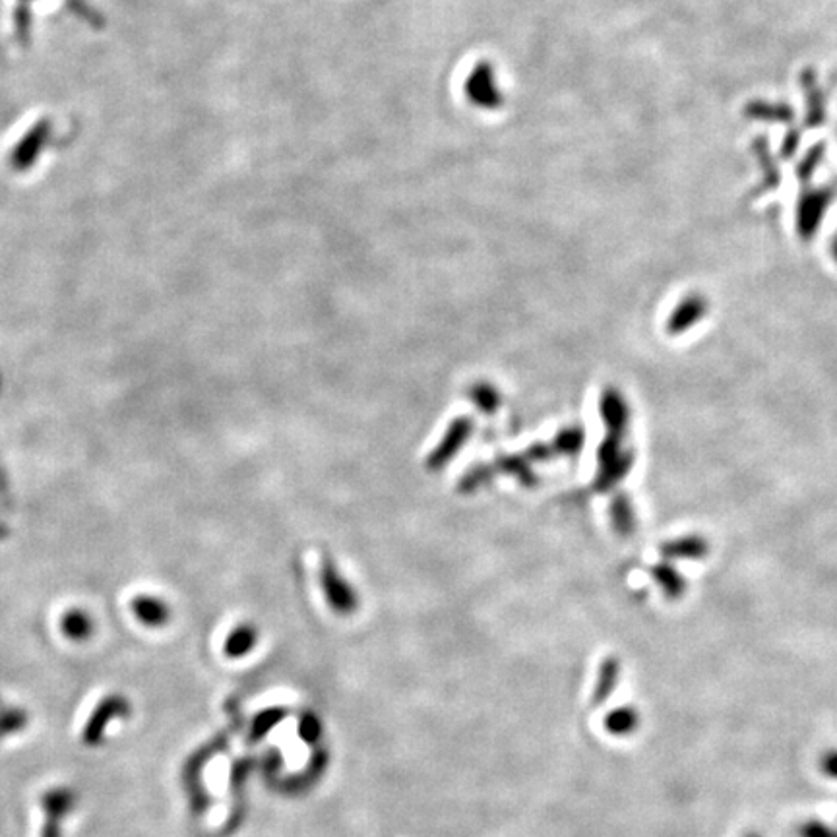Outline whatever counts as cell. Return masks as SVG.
Returning a JSON list of instances; mask_svg holds the SVG:
<instances>
[{
    "mask_svg": "<svg viewBox=\"0 0 837 837\" xmlns=\"http://www.w3.org/2000/svg\"><path fill=\"white\" fill-rule=\"evenodd\" d=\"M493 473H495V469L493 467H489V465H475V467H471L467 473H465L464 477H462V481H460V491L462 493H473V491H477L479 487H483L487 481H491V477H493Z\"/></svg>",
    "mask_w": 837,
    "mask_h": 837,
    "instance_id": "cell-18",
    "label": "cell"
},
{
    "mask_svg": "<svg viewBox=\"0 0 837 837\" xmlns=\"http://www.w3.org/2000/svg\"><path fill=\"white\" fill-rule=\"evenodd\" d=\"M634 464V454L622 446V436L609 434L597 450L595 489L605 493L622 481Z\"/></svg>",
    "mask_w": 837,
    "mask_h": 837,
    "instance_id": "cell-1",
    "label": "cell"
},
{
    "mask_svg": "<svg viewBox=\"0 0 837 837\" xmlns=\"http://www.w3.org/2000/svg\"><path fill=\"white\" fill-rule=\"evenodd\" d=\"M640 717L638 712L632 708H620V710H613L605 717V727L611 735H620L626 737L630 733H634L638 729Z\"/></svg>",
    "mask_w": 837,
    "mask_h": 837,
    "instance_id": "cell-13",
    "label": "cell"
},
{
    "mask_svg": "<svg viewBox=\"0 0 837 837\" xmlns=\"http://www.w3.org/2000/svg\"><path fill=\"white\" fill-rule=\"evenodd\" d=\"M74 803H76V795L66 787L51 789L41 797L43 812L57 818H64L74 808Z\"/></svg>",
    "mask_w": 837,
    "mask_h": 837,
    "instance_id": "cell-11",
    "label": "cell"
},
{
    "mask_svg": "<svg viewBox=\"0 0 837 837\" xmlns=\"http://www.w3.org/2000/svg\"><path fill=\"white\" fill-rule=\"evenodd\" d=\"M256 640H258L256 628L252 624H241L227 636V640L223 644V651H225L227 657L239 659V657L250 653V650L256 646Z\"/></svg>",
    "mask_w": 837,
    "mask_h": 837,
    "instance_id": "cell-8",
    "label": "cell"
},
{
    "mask_svg": "<svg viewBox=\"0 0 837 837\" xmlns=\"http://www.w3.org/2000/svg\"><path fill=\"white\" fill-rule=\"evenodd\" d=\"M250 768H252V760H241V762H235L233 764V768H231V785H235V787H239L241 785V781L247 777L248 772H250Z\"/></svg>",
    "mask_w": 837,
    "mask_h": 837,
    "instance_id": "cell-25",
    "label": "cell"
},
{
    "mask_svg": "<svg viewBox=\"0 0 837 837\" xmlns=\"http://www.w3.org/2000/svg\"><path fill=\"white\" fill-rule=\"evenodd\" d=\"M496 469H500V471L516 477L526 487L537 485V475L533 473L531 464L527 462L524 456H502L498 460V464H496Z\"/></svg>",
    "mask_w": 837,
    "mask_h": 837,
    "instance_id": "cell-14",
    "label": "cell"
},
{
    "mask_svg": "<svg viewBox=\"0 0 837 837\" xmlns=\"http://www.w3.org/2000/svg\"><path fill=\"white\" fill-rule=\"evenodd\" d=\"M320 584L330 607L340 615H351L359 607V597L353 588L345 582V578L338 572L330 557L322 560L320 568Z\"/></svg>",
    "mask_w": 837,
    "mask_h": 837,
    "instance_id": "cell-2",
    "label": "cell"
},
{
    "mask_svg": "<svg viewBox=\"0 0 837 837\" xmlns=\"http://www.w3.org/2000/svg\"><path fill=\"white\" fill-rule=\"evenodd\" d=\"M130 609L134 613V617L140 620L146 626L152 628H159L165 626L171 617V609L165 605V601H161L159 597L154 595H138L132 599Z\"/></svg>",
    "mask_w": 837,
    "mask_h": 837,
    "instance_id": "cell-6",
    "label": "cell"
},
{
    "mask_svg": "<svg viewBox=\"0 0 837 837\" xmlns=\"http://www.w3.org/2000/svg\"><path fill=\"white\" fill-rule=\"evenodd\" d=\"M803 86H805V92H808L806 93V99H808V105H810L808 123H810V126H820V123L824 121V95L818 90L812 72H805Z\"/></svg>",
    "mask_w": 837,
    "mask_h": 837,
    "instance_id": "cell-16",
    "label": "cell"
},
{
    "mask_svg": "<svg viewBox=\"0 0 837 837\" xmlns=\"http://www.w3.org/2000/svg\"><path fill=\"white\" fill-rule=\"evenodd\" d=\"M752 117L758 119H770V121H789L793 117V113L787 107H774V105H766V103H758L756 109L750 107L748 111Z\"/></svg>",
    "mask_w": 837,
    "mask_h": 837,
    "instance_id": "cell-22",
    "label": "cell"
},
{
    "mask_svg": "<svg viewBox=\"0 0 837 837\" xmlns=\"http://www.w3.org/2000/svg\"><path fill=\"white\" fill-rule=\"evenodd\" d=\"M469 398L475 407L487 415H493L500 407V392L489 382H475L469 388Z\"/></svg>",
    "mask_w": 837,
    "mask_h": 837,
    "instance_id": "cell-15",
    "label": "cell"
},
{
    "mask_svg": "<svg viewBox=\"0 0 837 837\" xmlns=\"http://www.w3.org/2000/svg\"><path fill=\"white\" fill-rule=\"evenodd\" d=\"M0 708H2V704H0Z\"/></svg>",
    "mask_w": 837,
    "mask_h": 837,
    "instance_id": "cell-26",
    "label": "cell"
},
{
    "mask_svg": "<svg viewBox=\"0 0 837 837\" xmlns=\"http://www.w3.org/2000/svg\"><path fill=\"white\" fill-rule=\"evenodd\" d=\"M619 673L620 667L617 659L609 657L601 663L599 679H597V686H595V692H593V706L603 704L611 696V692L615 690L617 681H619Z\"/></svg>",
    "mask_w": 837,
    "mask_h": 837,
    "instance_id": "cell-10",
    "label": "cell"
},
{
    "mask_svg": "<svg viewBox=\"0 0 837 837\" xmlns=\"http://www.w3.org/2000/svg\"><path fill=\"white\" fill-rule=\"evenodd\" d=\"M128 715H130V702L124 696L113 694V696L103 698L97 704V708L93 710L90 719H88V723H86V727H84L82 741L90 744V746H95V744L103 739L105 727L113 719H123V717H128Z\"/></svg>",
    "mask_w": 837,
    "mask_h": 837,
    "instance_id": "cell-3",
    "label": "cell"
},
{
    "mask_svg": "<svg viewBox=\"0 0 837 837\" xmlns=\"http://www.w3.org/2000/svg\"><path fill=\"white\" fill-rule=\"evenodd\" d=\"M611 522L619 535H632L636 529V512L626 495H617L611 502Z\"/></svg>",
    "mask_w": 837,
    "mask_h": 837,
    "instance_id": "cell-9",
    "label": "cell"
},
{
    "mask_svg": "<svg viewBox=\"0 0 837 837\" xmlns=\"http://www.w3.org/2000/svg\"><path fill=\"white\" fill-rule=\"evenodd\" d=\"M473 433V421L471 417H458L450 423V427L446 429V433L442 436V440L438 442V446L431 452V456L427 458V467L438 471L444 465L448 464L450 460L456 458V454L460 452V448L464 446L465 442L471 438Z\"/></svg>",
    "mask_w": 837,
    "mask_h": 837,
    "instance_id": "cell-4",
    "label": "cell"
},
{
    "mask_svg": "<svg viewBox=\"0 0 837 837\" xmlns=\"http://www.w3.org/2000/svg\"><path fill=\"white\" fill-rule=\"evenodd\" d=\"M555 454V450H553V446H543V444H533V446H529L526 450V454H524V458H526L529 464H533V462H547L551 456Z\"/></svg>",
    "mask_w": 837,
    "mask_h": 837,
    "instance_id": "cell-24",
    "label": "cell"
},
{
    "mask_svg": "<svg viewBox=\"0 0 837 837\" xmlns=\"http://www.w3.org/2000/svg\"><path fill=\"white\" fill-rule=\"evenodd\" d=\"M30 717L24 710L18 708H0V739L12 733L22 731L28 725Z\"/></svg>",
    "mask_w": 837,
    "mask_h": 837,
    "instance_id": "cell-17",
    "label": "cell"
},
{
    "mask_svg": "<svg viewBox=\"0 0 837 837\" xmlns=\"http://www.w3.org/2000/svg\"><path fill=\"white\" fill-rule=\"evenodd\" d=\"M700 305H696V301H688V303H684L682 307L677 309V312L673 314V318H671V322H669V332L671 334H677V332H682V330H686L688 328V324L694 320V318H698L700 316Z\"/></svg>",
    "mask_w": 837,
    "mask_h": 837,
    "instance_id": "cell-20",
    "label": "cell"
},
{
    "mask_svg": "<svg viewBox=\"0 0 837 837\" xmlns=\"http://www.w3.org/2000/svg\"><path fill=\"white\" fill-rule=\"evenodd\" d=\"M320 733H322V725H320L318 717H314V715L307 713V715L301 719V723H299V735H301L307 743L312 744L318 741Z\"/></svg>",
    "mask_w": 837,
    "mask_h": 837,
    "instance_id": "cell-23",
    "label": "cell"
},
{
    "mask_svg": "<svg viewBox=\"0 0 837 837\" xmlns=\"http://www.w3.org/2000/svg\"><path fill=\"white\" fill-rule=\"evenodd\" d=\"M283 717H285V710H278V708L258 713L252 721V739L256 741V739L264 737L276 723L283 721Z\"/></svg>",
    "mask_w": 837,
    "mask_h": 837,
    "instance_id": "cell-19",
    "label": "cell"
},
{
    "mask_svg": "<svg viewBox=\"0 0 837 837\" xmlns=\"http://www.w3.org/2000/svg\"><path fill=\"white\" fill-rule=\"evenodd\" d=\"M653 576L661 584V588H663V591L667 595L677 597L681 593L682 582L679 580V576H677V572L673 568H669V566H657L653 570Z\"/></svg>",
    "mask_w": 837,
    "mask_h": 837,
    "instance_id": "cell-21",
    "label": "cell"
},
{
    "mask_svg": "<svg viewBox=\"0 0 837 837\" xmlns=\"http://www.w3.org/2000/svg\"><path fill=\"white\" fill-rule=\"evenodd\" d=\"M61 630L72 642H86L93 632L92 617L82 609H72L62 617Z\"/></svg>",
    "mask_w": 837,
    "mask_h": 837,
    "instance_id": "cell-7",
    "label": "cell"
},
{
    "mask_svg": "<svg viewBox=\"0 0 837 837\" xmlns=\"http://www.w3.org/2000/svg\"><path fill=\"white\" fill-rule=\"evenodd\" d=\"M584 442H586L584 429L580 425H572L557 434L553 442V450L555 454H562V456H576L584 448Z\"/></svg>",
    "mask_w": 837,
    "mask_h": 837,
    "instance_id": "cell-12",
    "label": "cell"
},
{
    "mask_svg": "<svg viewBox=\"0 0 837 837\" xmlns=\"http://www.w3.org/2000/svg\"><path fill=\"white\" fill-rule=\"evenodd\" d=\"M599 413L601 419L607 427V433L619 434L624 436L626 427H628V419H630V409L624 402L622 394L615 388H605L599 400Z\"/></svg>",
    "mask_w": 837,
    "mask_h": 837,
    "instance_id": "cell-5",
    "label": "cell"
}]
</instances>
